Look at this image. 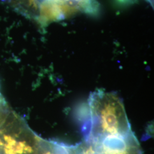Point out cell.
Masks as SVG:
<instances>
[{"instance_id": "6da1fadb", "label": "cell", "mask_w": 154, "mask_h": 154, "mask_svg": "<svg viewBox=\"0 0 154 154\" xmlns=\"http://www.w3.org/2000/svg\"><path fill=\"white\" fill-rule=\"evenodd\" d=\"M91 127L89 137L128 135L131 131L121 99L110 93L96 92L90 97Z\"/></svg>"}, {"instance_id": "7a4b0ae2", "label": "cell", "mask_w": 154, "mask_h": 154, "mask_svg": "<svg viewBox=\"0 0 154 154\" xmlns=\"http://www.w3.org/2000/svg\"><path fill=\"white\" fill-rule=\"evenodd\" d=\"M41 140L13 112L0 125V154H36Z\"/></svg>"}, {"instance_id": "3957f363", "label": "cell", "mask_w": 154, "mask_h": 154, "mask_svg": "<svg viewBox=\"0 0 154 154\" xmlns=\"http://www.w3.org/2000/svg\"><path fill=\"white\" fill-rule=\"evenodd\" d=\"M88 0H13L23 13L33 14L42 24L60 20L76 13Z\"/></svg>"}, {"instance_id": "277c9868", "label": "cell", "mask_w": 154, "mask_h": 154, "mask_svg": "<svg viewBox=\"0 0 154 154\" xmlns=\"http://www.w3.org/2000/svg\"><path fill=\"white\" fill-rule=\"evenodd\" d=\"M36 154H78L77 147H70L54 141L41 140Z\"/></svg>"}, {"instance_id": "5b68a950", "label": "cell", "mask_w": 154, "mask_h": 154, "mask_svg": "<svg viewBox=\"0 0 154 154\" xmlns=\"http://www.w3.org/2000/svg\"><path fill=\"white\" fill-rule=\"evenodd\" d=\"M9 113L5 100L0 93V125L5 121Z\"/></svg>"}]
</instances>
